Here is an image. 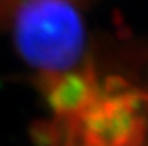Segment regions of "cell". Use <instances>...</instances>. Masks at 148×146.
I'll return each instance as SVG.
<instances>
[{"label": "cell", "instance_id": "6da1fadb", "mask_svg": "<svg viewBox=\"0 0 148 146\" xmlns=\"http://www.w3.org/2000/svg\"><path fill=\"white\" fill-rule=\"evenodd\" d=\"M6 22L16 50L41 79L79 69L87 35L73 0H21Z\"/></svg>", "mask_w": 148, "mask_h": 146}, {"label": "cell", "instance_id": "7a4b0ae2", "mask_svg": "<svg viewBox=\"0 0 148 146\" xmlns=\"http://www.w3.org/2000/svg\"><path fill=\"white\" fill-rule=\"evenodd\" d=\"M99 86L90 68H79L57 77L41 79V88L47 104L60 121L79 116L96 97Z\"/></svg>", "mask_w": 148, "mask_h": 146}, {"label": "cell", "instance_id": "3957f363", "mask_svg": "<svg viewBox=\"0 0 148 146\" xmlns=\"http://www.w3.org/2000/svg\"><path fill=\"white\" fill-rule=\"evenodd\" d=\"M21 0H0V20H5L6 22V17L10 16L11 10L19 3Z\"/></svg>", "mask_w": 148, "mask_h": 146}]
</instances>
